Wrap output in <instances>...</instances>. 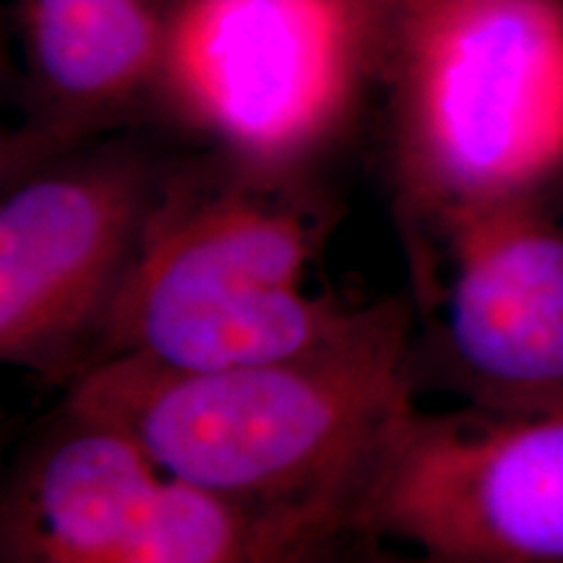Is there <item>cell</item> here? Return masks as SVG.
I'll list each match as a JSON object with an SVG mask.
<instances>
[{
	"label": "cell",
	"instance_id": "6da1fadb",
	"mask_svg": "<svg viewBox=\"0 0 563 563\" xmlns=\"http://www.w3.org/2000/svg\"><path fill=\"white\" fill-rule=\"evenodd\" d=\"M412 389V313L389 298L340 340L287 361L220 371L102 361L70 382L66 405L118 422L167 481L222 498L295 563H313L350 532Z\"/></svg>",
	"mask_w": 563,
	"mask_h": 563
},
{
	"label": "cell",
	"instance_id": "7a4b0ae2",
	"mask_svg": "<svg viewBox=\"0 0 563 563\" xmlns=\"http://www.w3.org/2000/svg\"><path fill=\"white\" fill-rule=\"evenodd\" d=\"M262 178L162 188L87 368L115 357L170 371L274 363L361 323L368 306L313 287L321 224Z\"/></svg>",
	"mask_w": 563,
	"mask_h": 563
},
{
	"label": "cell",
	"instance_id": "3957f363",
	"mask_svg": "<svg viewBox=\"0 0 563 563\" xmlns=\"http://www.w3.org/2000/svg\"><path fill=\"white\" fill-rule=\"evenodd\" d=\"M386 26L402 175L428 217L534 196L563 173V0H477Z\"/></svg>",
	"mask_w": 563,
	"mask_h": 563
},
{
	"label": "cell",
	"instance_id": "277c9868",
	"mask_svg": "<svg viewBox=\"0 0 563 563\" xmlns=\"http://www.w3.org/2000/svg\"><path fill=\"white\" fill-rule=\"evenodd\" d=\"M382 30L368 0H175L157 84L249 170L282 173L344 123Z\"/></svg>",
	"mask_w": 563,
	"mask_h": 563
},
{
	"label": "cell",
	"instance_id": "5b68a950",
	"mask_svg": "<svg viewBox=\"0 0 563 563\" xmlns=\"http://www.w3.org/2000/svg\"><path fill=\"white\" fill-rule=\"evenodd\" d=\"M350 532L464 563H563V407H412L373 464Z\"/></svg>",
	"mask_w": 563,
	"mask_h": 563
},
{
	"label": "cell",
	"instance_id": "8992f818",
	"mask_svg": "<svg viewBox=\"0 0 563 563\" xmlns=\"http://www.w3.org/2000/svg\"><path fill=\"white\" fill-rule=\"evenodd\" d=\"M162 188L133 154L32 175L0 207V357L79 376L136 264Z\"/></svg>",
	"mask_w": 563,
	"mask_h": 563
},
{
	"label": "cell",
	"instance_id": "52a82bcc",
	"mask_svg": "<svg viewBox=\"0 0 563 563\" xmlns=\"http://www.w3.org/2000/svg\"><path fill=\"white\" fill-rule=\"evenodd\" d=\"M426 266L435 363L467 405L563 407V224L534 196L431 214Z\"/></svg>",
	"mask_w": 563,
	"mask_h": 563
},
{
	"label": "cell",
	"instance_id": "ba28073f",
	"mask_svg": "<svg viewBox=\"0 0 563 563\" xmlns=\"http://www.w3.org/2000/svg\"><path fill=\"white\" fill-rule=\"evenodd\" d=\"M165 481L125 428L66 405L5 485L3 563H118Z\"/></svg>",
	"mask_w": 563,
	"mask_h": 563
},
{
	"label": "cell",
	"instance_id": "9c48e42d",
	"mask_svg": "<svg viewBox=\"0 0 563 563\" xmlns=\"http://www.w3.org/2000/svg\"><path fill=\"white\" fill-rule=\"evenodd\" d=\"M26 66L55 129L74 133L159 81V0H19Z\"/></svg>",
	"mask_w": 563,
	"mask_h": 563
},
{
	"label": "cell",
	"instance_id": "30bf717a",
	"mask_svg": "<svg viewBox=\"0 0 563 563\" xmlns=\"http://www.w3.org/2000/svg\"><path fill=\"white\" fill-rule=\"evenodd\" d=\"M118 563H295L249 514L191 485L165 481Z\"/></svg>",
	"mask_w": 563,
	"mask_h": 563
},
{
	"label": "cell",
	"instance_id": "8fae6325",
	"mask_svg": "<svg viewBox=\"0 0 563 563\" xmlns=\"http://www.w3.org/2000/svg\"><path fill=\"white\" fill-rule=\"evenodd\" d=\"M368 3H371V9L378 13L382 24H391L394 19L410 16V13L446 9V5L477 3V0H368Z\"/></svg>",
	"mask_w": 563,
	"mask_h": 563
},
{
	"label": "cell",
	"instance_id": "7c38bea8",
	"mask_svg": "<svg viewBox=\"0 0 563 563\" xmlns=\"http://www.w3.org/2000/svg\"><path fill=\"white\" fill-rule=\"evenodd\" d=\"M357 563H415V559H397V555H373V559H363Z\"/></svg>",
	"mask_w": 563,
	"mask_h": 563
},
{
	"label": "cell",
	"instance_id": "4fadbf2b",
	"mask_svg": "<svg viewBox=\"0 0 563 563\" xmlns=\"http://www.w3.org/2000/svg\"><path fill=\"white\" fill-rule=\"evenodd\" d=\"M415 563H464V561H449V559H433V555H415Z\"/></svg>",
	"mask_w": 563,
	"mask_h": 563
}]
</instances>
